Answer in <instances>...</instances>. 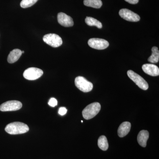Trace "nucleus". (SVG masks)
I'll list each match as a JSON object with an SVG mask.
<instances>
[{"mask_svg": "<svg viewBox=\"0 0 159 159\" xmlns=\"http://www.w3.org/2000/svg\"><path fill=\"white\" fill-rule=\"evenodd\" d=\"M131 126V125L130 122H122L118 129V134L120 138H123L127 135L130 130Z\"/></svg>", "mask_w": 159, "mask_h": 159, "instance_id": "nucleus-12", "label": "nucleus"}, {"mask_svg": "<svg viewBox=\"0 0 159 159\" xmlns=\"http://www.w3.org/2000/svg\"><path fill=\"white\" fill-rule=\"evenodd\" d=\"M127 75L131 80H132L136 85L140 89L146 90L148 88V85L147 81L139 74L135 73L134 71L129 70L127 71Z\"/></svg>", "mask_w": 159, "mask_h": 159, "instance_id": "nucleus-3", "label": "nucleus"}, {"mask_svg": "<svg viewBox=\"0 0 159 159\" xmlns=\"http://www.w3.org/2000/svg\"><path fill=\"white\" fill-rule=\"evenodd\" d=\"M43 72L41 69L37 68H29L26 70L23 76L28 80H33L38 79L42 76Z\"/></svg>", "mask_w": 159, "mask_h": 159, "instance_id": "nucleus-6", "label": "nucleus"}, {"mask_svg": "<svg viewBox=\"0 0 159 159\" xmlns=\"http://www.w3.org/2000/svg\"><path fill=\"white\" fill-rule=\"evenodd\" d=\"M125 2H127L131 4H136L139 2V0H125Z\"/></svg>", "mask_w": 159, "mask_h": 159, "instance_id": "nucleus-22", "label": "nucleus"}, {"mask_svg": "<svg viewBox=\"0 0 159 159\" xmlns=\"http://www.w3.org/2000/svg\"><path fill=\"white\" fill-rule=\"evenodd\" d=\"M149 138V133L148 131L142 130L138 134V143L139 145L143 147H145L147 144V141Z\"/></svg>", "mask_w": 159, "mask_h": 159, "instance_id": "nucleus-13", "label": "nucleus"}, {"mask_svg": "<svg viewBox=\"0 0 159 159\" xmlns=\"http://www.w3.org/2000/svg\"><path fill=\"white\" fill-rule=\"evenodd\" d=\"M84 4L88 7L99 9L102 6V3L101 0H84Z\"/></svg>", "mask_w": 159, "mask_h": 159, "instance_id": "nucleus-15", "label": "nucleus"}, {"mask_svg": "<svg viewBox=\"0 0 159 159\" xmlns=\"http://www.w3.org/2000/svg\"><path fill=\"white\" fill-rule=\"evenodd\" d=\"M81 122H83V121H81Z\"/></svg>", "mask_w": 159, "mask_h": 159, "instance_id": "nucleus-24", "label": "nucleus"}, {"mask_svg": "<svg viewBox=\"0 0 159 159\" xmlns=\"http://www.w3.org/2000/svg\"><path fill=\"white\" fill-rule=\"evenodd\" d=\"M142 70L145 74L151 76H158L159 75V69L156 65L152 64H145L142 67Z\"/></svg>", "mask_w": 159, "mask_h": 159, "instance_id": "nucleus-11", "label": "nucleus"}, {"mask_svg": "<svg viewBox=\"0 0 159 159\" xmlns=\"http://www.w3.org/2000/svg\"><path fill=\"white\" fill-rule=\"evenodd\" d=\"M48 104L50 106L54 107L57 104V101L55 98H52L49 100Z\"/></svg>", "mask_w": 159, "mask_h": 159, "instance_id": "nucleus-20", "label": "nucleus"}, {"mask_svg": "<svg viewBox=\"0 0 159 159\" xmlns=\"http://www.w3.org/2000/svg\"><path fill=\"white\" fill-rule=\"evenodd\" d=\"M28 125L21 122H14L8 124L5 128V130L10 134L15 135L25 134L29 131Z\"/></svg>", "mask_w": 159, "mask_h": 159, "instance_id": "nucleus-1", "label": "nucleus"}, {"mask_svg": "<svg viewBox=\"0 0 159 159\" xmlns=\"http://www.w3.org/2000/svg\"><path fill=\"white\" fill-rule=\"evenodd\" d=\"M88 44L91 48L97 50H104L109 45L107 41L99 38L90 39L88 41Z\"/></svg>", "mask_w": 159, "mask_h": 159, "instance_id": "nucleus-8", "label": "nucleus"}, {"mask_svg": "<svg viewBox=\"0 0 159 159\" xmlns=\"http://www.w3.org/2000/svg\"><path fill=\"white\" fill-rule=\"evenodd\" d=\"M22 54H24V53H25V51H22Z\"/></svg>", "mask_w": 159, "mask_h": 159, "instance_id": "nucleus-23", "label": "nucleus"}, {"mask_svg": "<svg viewBox=\"0 0 159 159\" xmlns=\"http://www.w3.org/2000/svg\"><path fill=\"white\" fill-rule=\"evenodd\" d=\"M152 54L151 55L148 60L149 62L152 63H156L159 61V51L158 48L156 47H153L152 49Z\"/></svg>", "mask_w": 159, "mask_h": 159, "instance_id": "nucleus-16", "label": "nucleus"}, {"mask_svg": "<svg viewBox=\"0 0 159 159\" xmlns=\"http://www.w3.org/2000/svg\"><path fill=\"white\" fill-rule=\"evenodd\" d=\"M67 109L64 107H61L59 108L58 111V113L61 116H64L65 115L67 112Z\"/></svg>", "mask_w": 159, "mask_h": 159, "instance_id": "nucleus-21", "label": "nucleus"}, {"mask_svg": "<svg viewBox=\"0 0 159 159\" xmlns=\"http://www.w3.org/2000/svg\"><path fill=\"white\" fill-rule=\"evenodd\" d=\"M43 40L46 43L53 48H57L61 46L62 40L59 35L55 34H46L43 37Z\"/></svg>", "mask_w": 159, "mask_h": 159, "instance_id": "nucleus-5", "label": "nucleus"}, {"mask_svg": "<svg viewBox=\"0 0 159 159\" xmlns=\"http://www.w3.org/2000/svg\"><path fill=\"white\" fill-rule=\"evenodd\" d=\"M22 107L21 102L17 100H10L3 103L0 105V111H10L20 110Z\"/></svg>", "mask_w": 159, "mask_h": 159, "instance_id": "nucleus-7", "label": "nucleus"}, {"mask_svg": "<svg viewBox=\"0 0 159 159\" xmlns=\"http://www.w3.org/2000/svg\"><path fill=\"white\" fill-rule=\"evenodd\" d=\"M22 53L20 50L18 49H15L9 53L8 55L7 61L9 63H13L16 62L21 56Z\"/></svg>", "mask_w": 159, "mask_h": 159, "instance_id": "nucleus-14", "label": "nucleus"}, {"mask_svg": "<svg viewBox=\"0 0 159 159\" xmlns=\"http://www.w3.org/2000/svg\"><path fill=\"white\" fill-rule=\"evenodd\" d=\"M75 84L80 90L84 93L90 92L93 89V84L81 76H78L75 78Z\"/></svg>", "mask_w": 159, "mask_h": 159, "instance_id": "nucleus-4", "label": "nucleus"}, {"mask_svg": "<svg viewBox=\"0 0 159 159\" xmlns=\"http://www.w3.org/2000/svg\"><path fill=\"white\" fill-rule=\"evenodd\" d=\"M38 0H22L20 2L21 7L23 8H27L34 5Z\"/></svg>", "mask_w": 159, "mask_h": 159, "instance_id": "nucleus-19", "label": "nucleus"}, {"mask_svg": "<svg viewBox=\"0 0 159 159\" xmlns=\"http://www.w3.org/2000/svg\"><path fill=\"white\" fill-rule=\"evenodd\" d=\"M98 146L101 150L106 151L108 149L109 145L107 139L105 136H101L99 137L98 141Z\"/></svg>", "mask_w": 159, "mask_h": 159, "instance_id": "nucleus-17", "label": "nucleus"}, {"mask_svg": "<svg viewBox=\"0 0 159 159\" xmlns=\"http://www.w3.org/2000/svg\"><path fill=\"white\" fill-rule=\"evenodd\" d=\"M119 15L122 18L129 21L138 22L140 20V17L139 15L129 9H121L119 11Z\"/></svg>", "mask_w": 159, "mask_h": 159, "instance_id": "nucleus-9", "label": "nucleus"}, {"mask_svg": "<svg viewBox=\"0 0 159 159\" xmlns=\"http://www.w3.org/2000/svg\"><path fill=\"white\" fill-rule=\"evenodd\" d=\"M57 21L60 25L65 27H70L74 26L73 19L70 16L63 12H59L57 14Z\"/></svg>", "mask_w": 159, "mask_h": 159, "instance_id": "nucleus-10", "label": "nucleus"}, {"mask_svg": "<svg viewBox=\"0 0 159 159\" xmlns=\"http://www.w3.org/2000/svg\"><path fill=\"white\" fill-rule=\"evenodd\" d=\"M101 105L98 102H93L88 105L82 111V116L84 119L89 120L94 118L99 113Z\"/></svg>", "mask_w": 159, "mask_h": 159, "instance_id": "nucleus-2", "label": "nucleus"}, {"mask_svg": "<svg viewBox=\"0 0 159 159\" xmlns=\"http://www.w3.org/2000/svg\"><path fill=\"white\" fill-rule=\"evenodd\" d=\"M85 22L86 24L89 26H96L98 29H101L102 28V23L94 18L86 17L85 18Z\"/></svg>", "mask_w": 159, "mask_h": 159, "instance_id": "nucleus-18", "label": "nucleus"}]
</instances>
